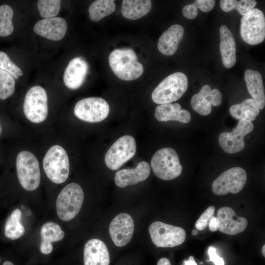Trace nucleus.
<instances>
[{
	"mask_svg": "<svg viewBox=\"0 0 265 265\" xmlns=\"http://www.w3.org/2000/svg\"><path fill=\"white\" fill-rule=\"evenodd\" d=\"M210 230L212 232H215L217 229L216 217L213 216L208 224Z\"/></svg>",
	"mask_w": 265,
	"mask_h": 265,
	"instance_id": "ea45409f",
	"label": "nucleus"
},
{
	"mask_svg": "<svg viewBox=\"0 0 265 265\" xmlns=\"http://www.w3.org/2000/svg\"><path fill=\"white\" fill-rule=\"evenodd\" d=\"M74 112L76 116L82 121L97 123L107 117L109 112V106L102 98L87 97L77 103Z\"/></svg>",
	"mask_w": 265,
	"mask_h": 265,
	"instance_id": "9b49d317",
	"label": "nucleus"
},
{
	"mask_svg": "<svg viewBox=\"0 0 265 265\" xmlns=\"http://www.w3.org/2000/svg\"><path fill=\"white\" fill-rule=\"evenodd\" d=\"M157 265H171L169 259L166 258H161L158 261Z\"/></svg>",
	"mask_w": 265,
	"mask_h": 265,
	"instance_id": "a19ab883",
	"label": "nucleus"
},
{
	"mask_svg": "<svg viewBox=\"0 0 265 265\" xmlns=\"http://www.w3.org/2000/svg\"><path fill=\"white\" fill-rule=\"evenodd\" d=\"M23 110L26 118L31 122L40 123L46 120L48 114V96L43 87L35 85L28 90Z\"/></svg>",
	"mask_w": 265,
	"mask_h": 265,
	"instance_id": "0eeeda50",
	"label": "nucleus"
},
{
	"mask_svg": "<svg viewBox=\"0 0 265 265\" xmlns=\"http://www.w3.org/2000/svg\"><path fill=\"white\" fill-rule=\"evenodd\" d=\"M188 87V79L182 72L172 73L165 78L154 90L153 101L158 104H168L179 100Z\"/></svg>",
	"mask_w": 265,
	"mask_h": 265,
	"instance_id": "f03ea898",
	"label": "nucleus"
},
{
	"mask_svg": "<svg viewBox=\"0 0 265 265\" xmlns=\"http://www.w3.org/2000/svg\"><path fill=\"white\" fill-rule=\"evenodd\" d=\"M84 265H109L110 257L107 247L101 240L93 238L85 244Z\"/></svg>",
	"mask_w": 265,
	"mask_h": 265,
	"instance_id": "aec40b11",
	"label": "nucleus"
},
{
	"mask_svg": "<svg viewBox=\"0 0 265 265\" xmlns=\"http://www.w3.org/2000/svg\"><path fill=\"white\" fill-rule=\"evenodd\" d=\"M265 245H264L262 247V253L263 254V255L264 256V257H265Z\"/></svg>",
	"mask_w": 265,
	"mask_h": 265,
	"instance_id": "c03bdc74",
	"label": "nucleus"
},
{
	"mask_svg": "<svg viewBox=\"0 0 265 265\" xmlns=\"http://www.w3.org/2000/svg\"><path fill=\"white\" fill-rule=\"evenodd\" d=\"M220 51L223 65L226 68L234 66L236 62V43L234 37L226 25L219 28Z\"/></svg>",
	"mask_w": 265,
	"mask_h": 265,
	"instance_id": "4be33fe9",
	"label": "nucleus"
},
{
	"mask_svg": "<svg viewBox=\"0 0 265 265\" xmlns=\"http://www.w3.org/2000/svg\"><path fill=\"white\" fill-rule=\"evenodd\" d=\"M229 111L232 116L236 119H245L251 122L255 120L256 116L260 113L259 108L251 98L232 106Z\"/></svg>",
	"mask_w": 265,
	"mask_h": 265,
	"instance_id": "bb28decb",
	"label": "nucleus"
},
{
	"mask_svg": "<svg viewBox=\"0 0 265 265\" xmlns=\"http://www.w3.org/2000/svg\"><path fill=\"white\" fill-rule=\"evenodd\" d=\"M2 265H14V264L10 261H5L3 263Z\"/></svg>",
	"mask_w": 265,
	"mask_h": 265,
	"instance_id": "37998d69",
	"label": "nucleus"
},
{
	"mask_svg": "<svg viewBox=\"0 0 265 265\" xmlns=\"http://www.w3.org/2000/svg\"><path fill=\"white\" fill-rule=\"evenodd\" d=\"M43 167L48 179L55 184L64 183L68 178L70 164L68 155L61 146L54 145L46 153Z\"/></svg>",
	"mask_w": 265,
	"mask_h": 265,
	"instance_id": "7ed1b4c3",
	"label": "nucleus"
},
{
	"mask_svg": "<svg viewBox=\"0 0 265 265\" xmlns=\"http://www.w3.org/2000/svg\"><path fill=\"white\" fill-rule=\"evenodd\" d=\"M216 217L217 229L229 235H235L242 232L248 224L246 218L238 216L234 210L228 207L220 208Z\"/></svg>",
	"mask_w": 265,
	"mask_h": 265,
	"instance_id": "2eb2a0df",
	"label": "nucleus"
},
{
	"mask_svg": "<svg viewBox=\"0 0 265 265\" xmlns=\"http://www.w3.org/2000/svg\"><path fill=\"white\" fill-rule=\"evenodd\" d=\"M150 171L149 163L141 161L134 169H123L117 171L114 177L115 183L119 187L136 185L146 180Z\"/></svg>",
	"mask_w": 265,
	"mask_h": 265,
	"instance_id": "6ab92c4d",
	"label": "nucleus"
},
{
	"mask_svg": "<svg viewBox=\"0 0 265 265\" xmlns=\"http://www.w3.org/2000/svg\"><path fill=\"white\" fill-rule=\"evenodd\" d=\"M152 242L157 247H173L182 244L185 240L186 233L184 229L160 221L152 223L149 227Z\"/></svg>",
	"mask_w": 265,
	"mask_h": 265,
	"instance_id": "1a4fd4ad",
	"label": "nucleus"
},
{
	"mask_svg": "<svg viewBox=\"0 0 265 265\" xmlns=\"http://www.w3.org/2000/svg\"><path fill=\"white\" fill-rule=\"evenodd\" d=\"M134 229V222L132 216L127 213H121L111 221L109 233L114 244L118 247H123L132 239Z\"/></svg>",
	"mask_w": 265,
	"mask_h": 265,
	"instance_id": "4468645a",
	"label": "nucleus"
},
{
	"mask_svg": "<svg viewBox=\"0 0 265 265\" xmlns=\"http://www.w3.org/2000/svg\"><path fill=\"white\" fill-rule=\"evenodd\" d=\"M236 0H221L220 1V6L221 9L224 12H229L234 9Z\"/></svg>",
	"mask_w": 265,
	"mask_h": 265,
	"instance_id": "58836bf2",
	"label": "nucleus"
},
{
	"mask_svg": "<svg viewBox=\"0 0 265 265\" xmlns=\"http://www.w3.org/2000/svg\"><path fill=\"white\" fill-rule=\"evenodd\" d=\"M16 165L21 186L28 191L37 189L40 183L41 174L36 157L30 152L21 151L17 156Z\"/></svg>",
	"mask_w": 265,
	"mask_h": 265,
	"instance_id": "39448f33",
	"label": "nucleus"
},
{
	"mask_svg": "<svg viewBox=\"0 0 265 265\" xmlns=\"http://www.w3.org/2000/svg\"><path fill=\"white\" fill-rule=\"evenodd\" d=\"M109 65L113 73L121 80H136L143 74V65L137 61V55L132 49L113 50L108 57Z\"/></svg>",
	"mask_w": 265,
	"mask_h": 265,
	"instance_id": "f257e3e1",
	"label": "nucleus"
},
{
	"mask_svg": "<svg viewBox=\"0 0 265 265\" xmlns=\"http://www.w3.org/2000/svg\"><path fill=\"white\" fill-rule=\"evenodd\" d=\"M60 0H39L37 7L40 15L45 18L55 17L59 12Z\"/></svg>",
	"mask_w": 265,
	"mask_h": 265,
	"instance_id": "2f4dec72",
	"label": "nucleus"
},
{
	"mask_svg": "<svg viewBox=\"0 0 265 265\" xmlns=\"http://www.w3.org/2000/svg\"><path fill=\"white\" fill-rule=\"evenodd\" d=\"M247 174L239 167L231 168L222 173L212 182V189L216 195H224L231 192L236 194L244 187Z\"/></svg>",
	"mask_w": 265,
	"mask_h": 265,
	"instance_id": "f8f14e48",
	"label": "nucleus"
},
{
	"mask_svg": "<svg viewBox=\"0 0 265 265\" xmlns=\"http://www.w3.org/2000/svg\"><path fill=\"white\" fill-rule=\"evenodd\" d=\"M256 4L257 1L255 0H237L234 9L244 16L254 9Z\"/></svg>",
	"mask_w": 265,
	"mask_h": 265,
	"instance_id": "f704fd0d",
	"label": "nucleus"
},
{
	"mask_svg": "<svg viewBox=\"0 0 265 265\" xmlns=\"http://www.w3.org/2000/svg\"><path fill=\"white\" fill-rule=\"evenodd\" d=\"M155 118L159 121H176L187 123L191 119V114L186 109H182L178 103H168L158 106L155 109Z\"/></svg>",
	"mask_w": 265,
	"mask_h": 265,
	"instance_id": "5701e85b",
	"label": "nucleus"
},
{
	"mask_svg": "<svg viewBox=\"0 0 265 265\" xmlns=\"http://www.w3.org/2000/svg\"><path fill=\"white\" fill-rule=\"evenodd\" d=\"M150 0H124L122 2L121 14L129 20H137L147 14L152 8Z\"/></svg>",
	"mask_w": 265,
	"mask_h": 265,
	"instance_id": "a878e982",
	"label": "nucleus"
},
{
	"mask_svg": "<svg viewBox=\"0 0 265 265\" xmlns=\"http://www.w3.org/2000/svg\"><path fill=\"white\" fill-rule=\"evenodd\" d=\"M210 257V261L212 262L215 265H224V261L222 258L218 256L215 248L210 246L208 251Z\"/></svg>",
	"mask_w": 265,
	"mask_h": 265,
	"instance_id": "4c0bfd02",
	"label": "nucleus"
},
{
	"mask_svg": "<svg viewBox=\"0 0 265 265\" xmlns=\"http://www.w3.org/2000/svg\"><path fill=\"white\" fill-rule=\"evenodd\" d=\"M214 211V206H211L209 207L196 221L195 223L196 228L199 231H202L205 229L213 216Z\"/></svg>",
	"mask_w": 265,
	"mask_h": 265,
	"instance_id": "72a5a7b5",
	"label": "nucleus"
},
{
	"mask_svg": "<svg viewBox=\"0 0 265 265\" xmlns=\"http://www.w3.org/2000/svg\"><path fill=\"white\" fill-rule=\"evenodd\" d=\"M240 34L243 40L249 45H257L264 40L265 18L261 10L255 8L242 16Z\"/></svg>",
	"mask_w": 265,
	"mask_h": 265,
	"instance_id": "6e6552de",
	"label": "nucleus"
},
{
	"mask_svg": "<svg viewBox=\"0 0 265 265\" xmlns=\"http://www.w3.org/2000/svg\"><path fill=\"white\" fill-rule=\"evenodd\" d=\"M136 150L134 138L131 135H123L106 152L105 156L106 165L111 170H117L134 156Z\"/></svg>",
	"mask_w": 265,
	"mask_h": 265,
	"instance_id": "9d476101",
	"label": "nucleus"
},
{
	"mask_svg": "<svg viewBox=\"0 0 265 265\" xmlns=\"http://www.w3.org/2000/svg\"><path fill=\"white\" fill-rule=\"evenodd\" d=\"M151 166L155 175L163 180L174 179L182 171L176 151L169 147L158 150L152 157Z\"/></svg>",
	"mask_w": 265,
	"mask_h": 265,
	"instance_id": "423d86ee",
	"label": "nucleus"
},
{
	"mask_svg": "<svg viewBox=\"0 0 265 265\" xmlns=\"http://www.w3.org/2000/svg\"><path fill=\"white\" fill-rule=\"evenodd\" d=\"M184 34V28L180 25L170 26L160 36L158 43L159 51L165 55L174 54L177 50Z\"/></svg>",
	"mask_w": 265,
	"mask_h": 265,
	"instance_id": "412c9836",
	"label": "nucleus"
},
{
	"mask_svg": "<svg viewBox=\"0 0 265 265\" xmlns=\"http://www.w3.org/2000/svg\"><path fill=\"white\" fill-rule=\"evenodd\" d=\"M254 129L251 121L239 120L232 132H223L218 137L219 145L223 150L229 154L241 151L244 147V137Z\"/></svg>",
	"mask_w": 265,
	"mask_h": 265,
	"instance_id": "ddd939ff",
	"label": "nucleus"
},
{
	"mask_svg": "<svg viewBox=\"0 0 265 265\" xmlns=\"http://www.w3.org/2000/svg\"><path fill=\"white\" fill-rule=\"evenodd\" d=\"M40 232L42 238L40 250L44 254L51 253L53 249L52 242L61 240L65 235L60 226L53 222L45 223Z\"/></svg>",
	"mask_w": 265,
	"mask_h": 265,
	"instance_id": "393cba45",
	"label": "nucleus"
},
{
	"mask_svg": "<svg viewBox=\"0 0 265 265\" xmlns=\"http://www.w3.org/2000/svg\"><path fill=\"white\" fill-rule=\"evenodd\" d=\"M21 216L20 210L16 209L13 211L5 224L4 235L6 238L15 240L25 234V228L20 222Z\"/></svg>",
	"mask_w": 265,
	"mask_h": 265,
	"instance_id": "cd10ccee",
	"label": "nucleus"
},
{
	"mask_svg": "<svg viewBox=\"0 0 265 265\" xmlns=\"http://www.w3.org/2000/svg\"><path fill=\"white\" fill-rule=\"evenodd\" d=\"M116 5L114 0H97L93 2L88 9L90 19L98 22L115 10Z\"/></svg>",
	"mask_w": 265,
	"mask_h": 265,
	"instance_id": "c85d7f7f",
	"label": "nucleus"
},
{
	"mask_svg": "<svg viewBox=\"0 0 265 265\" xmlns=\"http://www.w3.org/2000/svg\"><path fill=\"white\" fill-rule=\"evenodd\" d=\"M84 200V193L77 184L66 185L59 193L56 202V212L62 220L73 219L79 212Z\"/></svg>",
	"mask_w": 265,
	"mask_h": 265,
	"instance_id": "20e7f679",
	"label": "nucleus"
},
{
	"mask_svg": "<svg viewBox=\"0 0 265 265\" xmlns=\"http://www.w3.org/2000/svg\"><path fill=\"white\" fill-rule=\"evenodd\" d=\"M15 80L9 73L0 68V99L5 100L15 91Z\"/></svg>",
	"mask_w": 265,
	"mask_h": 265,
	"instance_id": "7c9ffc66",
	"label": "nucleus"
},
{
	"mask_svg": "<svg viewBox=\"0 0 265 265\" xmlns=\"http://www.w3.org/2000/svg\"><path fill=\"white\" fill-rule=\"evenodd\" d=\"M222 100V95L218 89H212L209 85L206 84L202 87L198 93L192 96L190 103L192 108L196 112L206 116L211 113L212 106H219Z\"/></svg>",
	"mask_w": 265,
	"mask_h": 265,
	"instance_id": "dca6fc26",
	"label": "nucleus"
},
{
	"mask_svg": "<svg viewBox=\"0 0 265 265\" xmlns=\"http://www.w3.org/2000/svg\"><path fill=\"white\" fill-rule=\"evenodd\" d=\"M184 16L188 19H193L198 14L197 8L194 3L185 5L182 10Z\"/></svg>",
	"mask_w": 265,
	"mask_h": 265,
	"instance_id": "e433bc0d",
	"label": "nucleus"
},
{
	"mask_svg": "<svg viewBox=\"0 0 265 265\" xmlns=\"http://www.w3.org/2000/svg\"><path fill=\"white\" fill-rule=\"evenodd\" d=\"M67 28V24L63 18L54 17L37 21L33 27V31L49 40L59 41L64 37Z\"/></svg>",
	"mask_w": 265,
	"mask_h": 265,
	"instance_id": "f3484780",
	"label": "nucleus"
},
{
	"mask_svg": "<svg viewBox=\"0 0 265 265\" xmlns=\"http://www.w3.org/2000/svg\"><path fill=\"white\" fill-rule=\"evenodd\" d=\"M1 132H2V128H1V127L0 126V135L1 133Z\"/></svg>",
	"mask_w": 265,
	"mask_h": 265,
	"instance_id": "49530a36",
	"label": "nucleus"
},
{
	"mask_svg": "<svg viewBox=\"0 0 265 265\" xmlns=\"http://www.w3.org/2000/svg\"><path fill=\"white\" fill-rule=\"evenodd\" d=\"M184 265H197L195 262L194 257L191 256L187 260L184 261Z\"/></svg>",
	"mask_w": 265,
	"mask_h": 265,
	"instance_id": "79ce46f5",
	"label": "nucleus"
},
{
	"mask_svg": "<svg viewBox=\"0 0 265 265\" xmlns=\"http://www.w3.org/2000/svg\"><path fill=\"white\" fill-rule=\"evenodd\" d=\"M89 66L81 57L72 59L66 67L63 75L65 86L71 89H77L84 82L88 73Z\"/></svg>",
	"mask_w": 265,
	"mask_h": 265,
	"instance_id": "a211bd4d",
	"label": "nucleus"
},
{
	"mask_svg": "<svg viewBox=\"0 0 265 265\" xmlns=\"http://www.w3.org/2000/svg\"><path fill=\"white\" fill-rule=\"evenodd\" d=\"M215 2L214 0H196L193 3L202 11L208 12L213 8Z\"/></svg>",
	"mask_w": 265,
	"mask_h": 265,
	"instance_id": "c9c22d12",
	"label": "nucleus"
},
{
	"mask_svg": "<svg viewBox=\"0 0 265 265\" xmlns=\"http://www.w3.org/2000/svg\"><path fill=\"white\" fill-rule=\"evenodd\" d=\"M13 9L10 6L6 4L0 6V36H8L13 32Z\"/></svg>",
	"mask_w": 265,
	"mask_h": 265,
	"instance_id": "c756f323",
	"label": "nucleus"
},
{
	"mask_svg": "<svg viewBox=\"0 0 265 265\" xmlns=\"http://www.w3.org/2000/svg\"><path fill=\"white\" fill-rule=\"evenodd\" d=\"M244 80L252 99L259 109H263L265 106V95L261 74L257 71L247 69L244 73Z\"/></svg>",
	"mask_w": 265,
	"mask_h": 265,
	"instance_id": "b1692460",
	"label": "nucleus"
},
{
	"mask_svg": "<svg viewBox=\"0 0 265 265\" xmlns=\"http://www.w3.org/2000/svg\"><path fill=\"white\" fill-rule=\"evenodd\" d=\"M0 68L9 73L16 80L23 75L22 70L10 60L6 53L1 51H0Z\"/></svg>",
	"mask_w": 265,
	"mask_h": 265,
	"instance_id": "473e14b6",
	"label": "nucleus"
},
{
	"mask_svg": "<svg viewBox=\"0 0 265 265\" xmlns=\"http://www.w3.org/2000/svg\"><path fill=\"white\" fill-rule=\"evenodd\" d=\"M197 234H198V231H197V230H196V229H194V230L192 231V234L193 236L196 235Z\"/></svg>",
	"mask_w": 265,
	"mask_h": 265,
	"instance_id": "a18cd8bd",
	"label": "nucleus"
}]
</instances>
